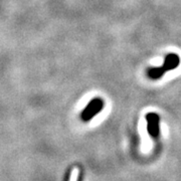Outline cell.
<instances>
[{
	"instance_id": "cell-1",
	"label": "cell",
	"mask_w": 181,
	"mask_h": 181,
	"mask_svg": "<svg viewBox=\"0 0 181 181\" xmlns=\"http://www.w3.org/2000/svg\"><path fill=\"white\" fill-rule=\"evenodd\" d=\"M104 108V101L100 98H95L93 99L90 103L88 104V106L84 109V111L82 112L81 118L82 120L85 122H88L92 120L96 116L98 113L103 110Z\"/></svg>"
},
{
	"instance_id": "cell-2",
	"label": "cell",
	"mask_w": 181,
	"mask_h": 181,
	"mask_svg": "<svg viewBox=\"0 0 181 181\" xmlns=\"http://www.w3.org/2000/svg\"><path fill=\"white\" fill-rule=\"evenodd\" d=\"M147 130L151 136L156 138L159 135V116L155 113H149L146 116Z\"/></svg>"
},
{
	"instance_id": "cell-3",
	"label": "cell",
	"mask_w": 181,
	"mask_h": 181,
	"mask_svg": "<svg viewBox=\"0 0 181 181\" xmlns=\"http://www.w3.org/2000/svg\"><path fill=\"white\" fill-rule=\"evenodd\" d=\"M179 57L177 54H170L165 57V61L162 65V68L164 71H172L174 68H176L179 64Z\"/></svg>"
},
{
	"instance_id": "cell-4",
	"label": "cell",
	"mask_w": 181,
	"mask_h": 181,
	"mask_svg": "<svg viewBox=\"0 0 181 181\" xmlns=\"http://www.w3.org/2000/svg\"><path fill=\"white\" fill-rule=\"evenodd\" d=\"M164 74H165V71H164L162 67L151 68L150 70H148V71H147L148 77H149L150 78H152V80H157V78H160Z\"/></svg>"
},
{
	"instance_id": "cell-5",
	"label": "cell",
	"mask_w": 181,
	"mask_h": 181,
	"mask_svg": "<svg viewBox=\"0 0 181 181\" xmlns=\"http://www.w3.org/2000/svg\"><path fill=\"white\" fill-rule=\"evenodd\" d=\"M78 169H75L74 172L71 174V181H75L78 178Z\"/></svg>"
}]
</instances>
